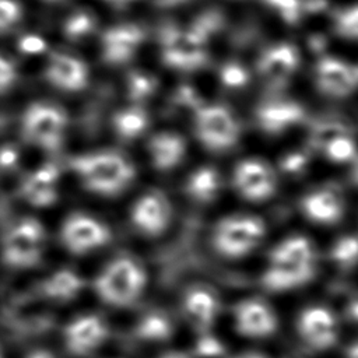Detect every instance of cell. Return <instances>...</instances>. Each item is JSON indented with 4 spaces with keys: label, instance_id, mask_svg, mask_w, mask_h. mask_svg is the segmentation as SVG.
I'll use <instances>...</instances> for the list:
<instances>
[{
    "label": "cell",
    "instance_id": "cell-14",
    "mask_svg": "<svg viewBox=\"0 0 358 358\" xmlns=\"http://www.w3.org/2000/svg\"><path fill=\"white\" fill-rule=\"evenodd\" d=\"M143 41V31L133 24L102 28L96 45L101 59L108 64H122L131 59Z\"/></svg>",
    "mask_w": 358,
    "mask_h": 358
},
{
    "label": "cell",
    "instance_id": "cell-44",
    "mask_svg": "<svg viewBox=\"0 0 358 358\" xmlns=\"http://www.w3.org/2000/svg\"><path fill=\"white\" fill-rule=\"evenodd\" d=\"M0 358H3V357H1V352H0Z\"/></svg>",
    "mask_w": 358,
    "mask_h": 358
},
{
    "label": "cell",
    "instance_id": "cell-17",
    "mask_svg": "<svg viewBox=\"0 0 358 358\" xmlns=\"http://www.w3.org/2000/svg\"><path fill=\"white\" fill-rule=\"evenodd\" d=\"M303 215L317 224H336L344 214V204L338 193L330 189H317L305 194L301 200Z\"/></svg>",
    "mask_w": 358,
    "mask_h": 358
},
{
    "label": "cell",
    "instance_id": "cell-31",
    "mask_svg": "<svg viewBox=\"0 0 358 358\" xmlns=\"http://www.w3.org/2000/svg\"><path fill=\"white\" fill-rule=\"evenodd\" d=\"M336 32L344 38L358 39V6L340 11L334 20Z\"/></svg>",
    "mask_w": 358,
    "mask_h": 358
},
{
    "label": "cell",
    "instance_id": "cell-2",
    "mask_svg": "<svg viewBox=\"0 0 358 358\" xmlns=\"http://www.w3.org/2000/svg\"><path fill=\"white\" fill-rule=\"evenodd\" d=\"M38 67L42 84L60 101L84 94L94 78L92 64L83 50L57 43Z\"/></svg>",
    "mask_w": 358,
    "mask_h": 358
},
{
    "label": "cell",
    "instance_id": "cell-9",
    "mask_svg": "<svg viewBox=\"0 0 358 358\" xmlns=\"http://www.w3.org/2000/svg\"><path fill=\"white\" fill-rule=\"evenodd\" d=\"M60 241L70 253L85 255L106 245L110 241V231L91 215L74 213L63 221Z\"/></svg>",
    "mask_w": 358,
    "mask_h": 358
},
{
    "label": "cell",
    "instance_id": "cell-16",
    "mask_svg": "<svg viewBox=\"0 0 358 358\" xmlns=\"http://www.w3.org/2000/svg\"><path fill=\"white\" fill-rule=\"evenodd\" d=\"M315 264L296 263L268 256L262 275V285L273 292H285L308 284L315 275Z\"/></svg>",
    "mask_w": 358,
    "mask_h": 358
},
{
    "label": "cell",
    "instance_id": "cell-4",
    "mask_svg": "<svg viewBox=\"0 0 358 358\" xmlns=\"http://www.w3.org/2000/svg\"><path fill=\"white\" fill-rule=\"evenodd\" d=\"M147 275L144 267L133 257L120 256L108 263L94 281L96 295L105 303L124 308L134 303L144 292Z\"/></svg>",
    "mask_w": 358,
    "mask_h": 358
},
{
    "label": "cell",
    "instance_id": "cell-43",
    "mask_svg": "<svg viewBox=\"0 0 358 358\" xmlns=\"http://www.w3.org/2000/svg\"><path fill=\"white\" fill-rule=\"evenodd\" d=\"M161 358H186V357L182 355V354H168V355H164Z\"/></svg>",
    "mask_w": 358,
    "mask_h": 358
},
{
    "label": "cell",
    "instance_id": "cell-35",
    "mask_svg": "<svg viewBox=\"0 0 358 358\" xmlns=\"http://www.w3.org/2000/svg\"><path fill=\"white\" fill-rule=\"evenodd\" d=\"M275 8L287 21H295L299 14V0H264Z\"/></svg>",
    "mask_w": 358,
    "mask_h": 358
},
{
    "label": "cell",
    "instance_id": "cell-18",
    "mask_svg": "<svg viewBox=\"0 0 358 358\" xmlns=\"http://www.w3.org/2000/svg\"><path fill=\"white\" fill-rule=\"evenodd\" d=\"M316 83L323 92L333 96H344L355 88L358 76L345 63L326 57L316 67Z\"/></svg>",
    "mask_w": 358,
    "mask_h": 358
},
{
    "label": "cell",
    "instance_id": "cell-1",
    "mask_svg": "<svg viewBox=\"0 0 358 358\" xmlns=\"http://www.w3.org/2000/svg\"><path fill=\"white\" fill-rule=\"evenodd\" d=\"M70 168L80 183L99 196H116L124 192L134 180L133 164L120 152L94 150L73 157Z\"/></svg>",
    "mask_w": 358,
    "mask_h": 358
},
{
    "label": "cell",
    "instance_id": "cell-25",
    "mask_svg": "<svg viewBox=\"0 0 358 358\" xmlns=\"http://www.w3.org/2000/svg\"><path fill=\"white\" fill-rule=\"evenodd\" d=\"M29 0H0V45L10 43L31 24Z\"/></svg>",
    "mask_w": 358,
    "mask_h": 358
},
{
    "label": "cell",
    "instance_id": "cell-41",
    "mask_svg": "<svg viewBox=\"0 0 358 358\" xmlns=\"http://www.w3.org/2000/svg\"><path fill=\"white\" fill-rule=\"evenodd\" d=\"M350 315H351L355 320H358V302H355V303L351 305V308H350Z\"/></svg>",
    "mask_w": 358,
    "mask_h": 358
},
{
    "label": "cell",
    "instance_id": "cell-5",
    "mask_svg": "<svg viewBox=\"0 0 358 358\" xmlns=\"http://www.w3.org/2000/svg\"><path fill=\"white\" fill-rule=\"evenodd\" d=\"M266 235V224L252 214H234L221 218L213 229L211 243L227 259H241L252 253Z\"/></svg>",
    "mask_w": 358,
    "mask_h": 358
},
{
    "label": "cell",
    "instance_id": "cell-28",
    "mask_svg": "<svg viewBox=\"0 0 358 358\" xmlns=\"http://www.w3.org/2000/svg\"><path fill=\"white\" fill-rule=\"evenodd\" d=\"M221 179L211 166L197 168L186 180V193L197 203H210L220 193Z\"/></svg>",
    "mask_w": 358,
    "mask_h": 358
},
{
    "label": "cell",
    "instance_id": "cell-29",
    "mask_svg": "<svg viewBox=\"0 0 358 358\" xmlns=\"http://www.w3.org/2000/svg\"><path fill=\"white\" fill-rule=\"evenodd\" d=\"M147 115L138 108H129L117 112L113 117V129L123 140L137 138L147 127Z\"/></svg>",
    "mask_w": 358,
    "mask_h": 358
},
{
    "label": "cell",
    "instance_id": "cell-7",
    "mask_svg": "<svg viewBox=\"0 0 358 358\" xmlns=\"http://www.w3.org/2000/svg\"><path fill=\"white\" fill-rule=\"evenodd\" d=\"M101 20L96 8L88 0L77 1L60 10L56 36L57 45L83 50L90 43H95L101 34Z\"/></svg>",
    "mask_w": 358,
    "mask_h": 358
},
{
    "label": "cell",
    "instance_id": "cell-11",
    "mask_svg": "<svg viewBox=\"0 0 358 358\" xmlns=\"http://www.w3.org/2000/svg\"><path fill=\"white\" fill-rule=\"evenodd\" d=\"M234 186L243 199L260 203L268 200L275 193L277 179L266 162L248 158L235 166Z\"/></svg>",
    "mask_w": 358,
    "mask_h": 358
},
{
    "label": "cell",
    "instance_id": "cell-30",
    "mask_svg": "<svg viewBox=\"0 0 358 358\" xmlns=\"http://www.w3.org/2000/svg\"><path fill=\"white\" fill-rule=\"evenodd\" d=\"M140 337L145 340H165L172 331V326L166 316L159 313H151L141 319L137 326Z\"/></svg>",
    "mask_w": 358,
    "mask_h": 358
},
{
    "label": "cell",
    "instance_id": "cell-10",
    "mask_svg": "<svg viewBox=\"0 0 358 358\" xmlns=\"http://www.w3.org/2000/svg\"><path fill=\"white\" fill-rule=\"evenodd\" d=\"M134 228L145 236L162 235L172 220L169 199L159 190H151L140 196L130 210Z\"/></svg>",
    "mask_w": 358,
    "mask_h": 358
},
{
    "label": "cell",
    "instance_id": "cell-13",
    "mask_svg": "<svg viewBox=\"0 0 358 358\" xmlns=\"http://www.w3.org/2000/svg\"><path fill=\"white\" fill-rule=\"evenodd\" d=\"M234 323L239 334L249 338H266L278 329L274 310L256 298L242 299L234 308Z\"/></svg>",
    "mask_w": 358,
    "mask_h": 358
},
{
    "label": "cell",
    "instance_id": "cell-12",
    "mask_svg": "<svg viewBox=\"0 0 358 358\" xmlns=\"http://www.w3.org/2000/svg\"><path fill=\"white\" fill-rule=\"evenodd\" d=\"M109 334L106 322L94 313L83 315L73 319L63 333L67 351L74 357H84L101 347Z\"/></svg>",
    "mask_w": 358,
    "mask_h": 358
},
{
    "label": "cell",
    "instance_id": "cell-34",
    "mask_svg": "<svg viewBox=\"0 0 358 358\" xmlns=\"http://www.w3.org/2000/svg\"><path fill=\"white\" fill-rule=\"evenodd\" d=\"M345 133H347V130L341 124L324 123V124H319L315 129V131L312 134V141L316 147L324 148L330 141H333L334 138H337Z\"/></svg>",
    "mask_w": 358,
    "mask_h": 358
},
{
    "label": "cell",
    "instance_id": "cell-26",
    "mask_svg": "<svg viewBox=\"0 0 358 358\" xmlns=\"http://www.w3.org/2000/svg\"><path fill=\"white\" fill-rule=\"evenodd\" d=\"M84 287L83 278L73 270L62 268L52 273L42 281V294L57 302H67L76 298Z\"/></svg>",
    "mask_w": 358,
    "mask_h": 358
},
{
    "label": "cell",
    "instance_id": "cell-24",
    "mask_svg": "<svg viewBox=\"0 0 358 358\" xmlns=\"http://www.w3.org/2000/svg\"><path fill=\"white\" fill-rule=\"evenodd\" d=\"M302 108L291 101H270L257 112V120L264 131L280 133L302 117Z\"/></svg>",
    "mask_w": 358,
    "mask_h": 358
},
{
    "label": "cell",
    "instance_id": "cell-3",
    "mask_svg": "<svg viewBox=\"0 0 358 358\" xmlns=\"http://www.w3.org/2000/svg\"><path fill=\"white\" fill-rule=\"evenodd\" d=\"M70 112L55 96L29 101L20 112L18 129L22 138L39 150L55 151L70 129Z\"/></svg>",
    "mask_w": 358,
    "mask_h": 358
},
{
    "label": "cell",
    "instance_id": "cell-22",
    "mask_svg": "<svg viewBox=\"0 0 358 358\" xmlns=\"http://www.w3.org/2000/svg\"><path fill=\"white\" fill-rule=\"evenodd\" d=\"M11 52L18 57V60L22 63L25 67L27 63L34 59L38 66L42 63V60L52 52V49L56 46V42L53 36L36 31L31 27V24L21 31L11 42Z\"/></svg>",
    "mask_w": 358,
    "mask_h": 358
},
{
    "label": "cell",
    "instance_id": "cell-23",
    "mask_svg": "<svg viewBox=\"0 0 358 358\" xmlns=\"http://www.w3.org/2000/svg\"><path fill=\"white\" fill-rule=\"evenodd\" d=\"M151 164L158 171H171L182 162L186 154L185 140L175 133H159L148 143Z\"/></svg>",
    "mask_w": 358,
    "mask_h": 358
},
{
    "label": "cell",
    "instance_id": "cell-27",
    "mask_svg": "<svg viewBox=\"0 0 358 358\" xmlns=\"http://www.w3.org/2000/svg\"><path fill=\"white\" fill-rule=\"evenodd\" d=\"M25 67L10 48L0 45V102L18 92L24 83Z\"/></svg>",
    "mask_w": 358,
    "mask_h": 358
},
{
    "label": "cell",
    "instance_id": "cell-20",
    "mask_svg": "<svg viewBox=\"0 0 358 358\" xmlns=\"http://www.w3.org/2000/svg\"><path fill=\"white\" fill-rule=\"evenodd\" d=\"M298 66L296 50L291 45H275L266 50L260 59V73L273 85L288 81Z\"/></svg>",
    "mask_w": 358,
    "mask_h": 358
},
{
    "label": "cell",
    "instance_id": "cell-33",
    "mask_svg": "<svg viewBox=\"0 0 358 358\" xmlns=\"http://www.w3.org/2000/svg\"><path fill=\"white\" fill-rule=\"evenodd\" d=\"M331 257L334 262L350 266L358 260V238L357 236H344L341 238L331 250Z\"/></svg>",
    "mask_w": 358,
    "mask_h": 358
},
{
    "label": "cell",
    "instance_id": "cell-32",
    "mask_svg": "<svg viewBox=\"0 0 358 358\" xmlns=\"http://www.w3.org/2000/svg\"><path fill=\"white\" fill-rule=\"evenodd\" d=\"M323 150L326 155L336 162H345L355 155V144L347 133L330 141Z\"/></svg>",
    "mask_w": 358,
    "mask_h": 358
},
{
    "label": "cell",
    "instance_id": "cell-15",
    "mask_svg": "<svg viewBox=\"0 0 358 358\" xmlns=\"http://www.w3.org/2000/svg\"><path fill=\"white\" fill-rule=\"evenodd\" d=\"M301 338L313 350L326 351L333 347L338 337L337 322L324 306H309L303 309L296 322Z\"/></svg>",
    "mask_w": 358,
    "mask_h": 358
},
{
    "label": "cell",
    "instance_id": "cell-42",
    "mask_svg": "<svg viewBox=\"0 0 358 358\" xmlns=\"http://www.w3.org/2000/svg\"><path fill=\"white\" fill-rule=\"evenodd\" d=\"M234 358H266V357H263L260 354H242V355H238Z\"/></svg>",
    "mask_w": 358,
    "mask_h": 358
},
{
    "label": "cell",
    "instance_id": "cell-19",
    "mask_svg": "<svg viewBox=\"0 0 358 358\" xmlns=\"http://www.w3.org/2000/svg\"><path fill=\"white\" fill-rule=\"evenodd\" d=\"M59 169L55 165H43L31 172L21 186L27 201L35 207H48L57 200Z\"/></svg>",
    "mask_w": 358,
    "mask_h": 358
},
{
    "label": "cell",
    "instance_id": "cell-36",
    "mask_svg": "<svg viewBox=\"0 0 358 358\" xmlns=\"http://www.w3.org/2000/svg\"><path fill=\"white\" fill-rule=\"evenodd\" d=\"M221 78L229 87H239V85H243L246 83L248 76H246V71L242 67L231 64V66H227L224 69Z\"/></svg>",
    "mask_w": 358,
    "mask_h": 358
},
{
    "label": "cell",
    "instance_id": "cell-38",
    "mask_svg": "<svg viewBox=\"0 0 358 358\" xmlns=\"http://www.w3.org/2000/svg\"><path fill=\"white\" fill-rule=\"evenodd\" d=\"M27 358H55L49 351L46 350H35L27 355Z\"/></svg>",
    "mask_w": 358,
    "mask_h": 358
},
{
    "label": "cell",
    "instance_id": "cell-39",
    "mask_svg": "<svg viewBox=\"0 0 358 358\" xmlns=\"http://www.w3.org/2000/svg\"><path fill=\"white\" fill-rule=\"evenodd\" d=\"M347 358H358V343L351 345L347 351Z\"/></svg>",
    "mask_w": 358,
    "mask_h": 358
},
{
    "label": "cell",
    "instance_id": "cell-8",
    "mask_svg": "<svg viewBox=\"0 0 358 358\" xmlns=\"http://www.w3.org/2000/svg\"><path fill=\"white\" fill-rule=\"evenodd\" d=\"M196 134L207 150L222 152L236 144L239 126L227 108L206 106L196 115Z\"/></svg>",
    "mask_w": 358,
    "mask_h": 358
},
{
    "label": "cell",
    "instance_id": "cell-37",
    "mask_svg": "<svg viewBox=\"0 0 358 358\" xmlns=\"http://www.w3.org/2000/svg\"><path fill=\"white\" fill-rule=\"evenodd\" d=\"M32 4L36 3V4H41L43 7H50V8H56V10H62L67 6H71L77 1H81V0H29Z\"/></svg>",
    "mask_w": 358,
    "mask_h": 358
},
{
    "label": "cell",
    "instance_id": "cell-6",
    "mask_svg": "<svg viewBox=\"0 0 358 358\" xmlns=\"http://www.w3.org/2000/svg\"><path fill=\"white\" fill-rule=\"evenodd\" d=\"M43 225L31 217L17 221L3 238L1 259L13 268H28L39 263L43 253Z\"/></svg>",
    "mask_w": 358,
    "mask_h": 358
},
{
    "label": "cell",
    "instance_id": "cell-21",
    "mask_svg": "<svg viewBox=\"0 0 358 358\" xmlns=\"http://www.w3.org/2000/svg\"><path fill=\"white\" fill-rule=\"evenodd\" d=\"M182 305L187 320L200 330L213 326L220 310V302L215 294L201 287L189 289L183 296Z\"/></svg>",
    "mask_w": 358,
    "mask_h": 358
},
{
    "label": "cell",
    "instance_id": "cell-40",
    "mask_svg": "<svg viewBox=\"0 0 358 358\" xmlns=\"http://www.w3.org/2000/svg\"><path fill=\"white\" fill-rule=\"evenodd\" d=\"M155 1H158L162 6H175V4H180L186 0H155Z\"/></svg>",
    "mask_w": 358,
    "mask_h": 358
}]
</instances>
